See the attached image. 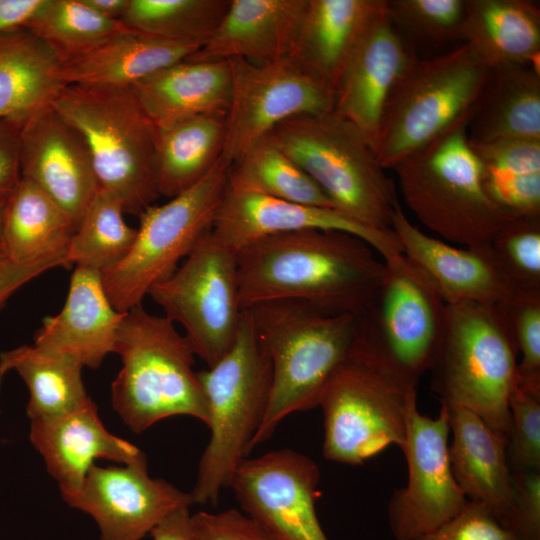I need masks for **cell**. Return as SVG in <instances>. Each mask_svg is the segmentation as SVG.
I'll return each mask as SVG.
<instances>
[{"label": "cell", "mask_w": 540, "mask_h": 540, "mask_svg": "<svg viewBox=\"0 0 540 540\" xmlns=\"http://www.w3.org/2000/svg\"><path fill=\"white\" fill-rule=\"evenodd\" d=\"M10 370H11L10 365L7 359L5 358V356L1 352L0 353V389H1V385H2V382L6 373Z\"/></svg>", "instance_id": "cell-53"}, {"label": "cell", "mask_w": 540, "mask_h": 540, "mask_svg": "<svg viewBox=\"0 0 540 540\" xmlns=\"http://www.w3.org/2000/svg\"><path fill=\"white\" fill-rule=\"evenodd\" d=\"M124 313L110 302L99 271L75 267L61 311L43 319L34 346L98 368L114 352Z\"/></svg>", "instance_id": "cell-23"}, {"label": "cell", "mask_w": 540, "mask_h": 540, "mask_svg": "<svg viewBox=\"0 0 540 540\" xmlns=\"http://www.w3.org/2000/svg\"><path fill=\"white\" fill-rule=\"evenodd\" d=\"M23 119H0V201L7 202L21 175L20 130Z\"/></svg>", "instance_id": "cell-47"}, {"label": "cell", "mask_w": 540, "mask_h": 540, "mask_svg": "<svg viewBox=\"0 0 540 540\" xmlns=\"http://www.w3.org/2000/svg\"><path fill=\"white\" fill-rule=\"evenodd\" d=\"M62 498L94 519L100 540H142L171 513L194 504L190 493L152 478L146 457L124 466L94 464L82 486Z\"/></svg>", "instance_id": "cell-17"}, {"label": "cell", "mask_w": 540, "mask_h": 540, "mask_svg": "<svg viewBox=\"0 0 540 540\" xmlns=\"http://www.w3.org/2000/svg\"><path fill=\"white\" fill-rule=\"evenodd\" d=\"M515 498L504 522L518 540H540V471L512 472Z\"/></svg>", "instance_id": "cell-46"}, {"label": "cell", "mask_w": 540, "mask_h": 540, "mask_svg": "<svg viewBox=\"0 0 540 540\" xmlns=\"http://www.w3.org/2000/svg\"><path fill=\"white\" fill-rule=\"evenodd\" d=\"M198 378L208 407L210 439L190 494L194 504L215 505L252 450L271 392V361L247 310L229 352L212 367L199 371Z\"/></svg>", "instance_id": "cell-7"}, {"label": "cell", "mask_w": 540, "mask_h": 540, "mask_svg": "<svg viewBox=\"0 0 540 540\" xmlns=\"http://www.w3.org/2000/svg\"><path fill=\"white\" fill-rule=\"evenodd\" d=\"M505 303L520 355L516 385L540 393V291L514 293Z\"/></svg>", "instance_id": "cell-42"}, {"label": "cell", "mask_w": 540, "mask_h": 540, "mask_svg": "<svg viewBox=\"0 0 540 540\" xmlns=\"http://www.w3.org/2000/svg\"><path fill=\"white\" fill-rule=\"evenodd\" d=\"M121 202L99 189L85 210L66 253L69 266L103 273L118 265L129 253L137 228L124 220Z\"/></svg>", "instance_id": "cell-38"}, {"label": "cell", "mask_w": 540, "mask_h": 540, "mask_svg": "<svg viewBox=\"0 0 540 540\" xmlns=\"http://www.w3.org/2000/svg\"><path fill=\"white\" fill-rule=\"evenodd\" d=\"M384 261L382 278L357 316V339L402 379L417 385L445 338L448 303L403 253Z\"/></svg>", "instance_id": "cell-11"}, {"label": "cell", "mask_w": 540, "mask_h": 540, "mask_svg": "<svg viewBox=\"0 0 540 540\" xmlns=\"http://www.w3.org/2000/svg\"><path fill=\"white\" fill-rule=\"evenodd\" d=\"M231 96L223 152L230 164L280 123L332 112L334 95L289 58L274 63L228 59Z\"/></svg>", "instance_id": "cell-14"}, {"label": "cell", "mask_w": 540, "mask_h": 540, "mask_svg": "<svg viewBox=\"0 0 540 540\" xmlns=\"http://www.w3.org/2000/svg\"><path fill=\"white\" fill-rule=\"evenodd\" d=\"M488 69L467 46L416 58L385 105L373 149L389 170L468 120Z\"/></svg>", "instance_id": "cell-10"}, {"label": "cell", "mask_w": 540, "mask_h": 540, "mask_svg": "<svg viewBox=\"0 0 540 540\" xmlns=\"http://www.w3.org/2000/svg\"><path fill=\"white\" fill-rule=\"evenodd\" d=\"M231 0H129L120 21L147 36L204 44L223 20Z\"/></svg>", "instance_id": "cell-37"}, {"label": "cell", "mask_w": 540, "mask_h": 540, "mask_svg": "<svg viewBox=\"0 0 540 540\" xmlns=\"http://www.w3.org/2000/svg\"><path fill=\"white\" fill-rule=\"evenodd\" d=\"M470 145L494 205L510 218L540 216V139Z\"/></svg>", "instance_id": "cell-34"}, {"label": "cell", "mask_w": 540, "mask_h": 540, "mask_svg": "<svg viewBox=\"0 0 540 540\" xmlns=\"http://www.w3.org/2000/svg\"><path fill=\"white\" fill-rule=\"evenodd\" d=\"M246 310L272 366L269 402L253 449L290 414L318 406L327 382L351 351L357 316L325 313L294 300L263 302Z\"/></svg>", "instance_id": "cell-2"}, {"label": "cell", "mask_w": 540, "mask_h": 540, "mask_svg": "<svg viewBox=\"0 0 540 540\" xmlns=\"http://www.w3.org/2000/svg\"><path fill=\"white\" fill-rule=\"evenodd\" d=\"M26 29L40 38L61 64L127 30L121 21L99 15L83 0H49Z\"/></svg>", "instance_id": "cell-39"}, {"label": "cell", "mask_w": 540, "mask_h": 540, "mask_svg": "<svg viewBox=\"0 0 540 540\" xmlns=\"http://www.w3.org/2000/svg\"><path fill=\"white\" fill-rule=\"evenodd\" d=\"M449 414L441 405L435 418L419 412L417 396L407 412L405 455L408 479L394 491L387 507L395 540H415L454 517L468 499L452 473Z\"/></svg>", "instance_id": "cell-15"}, {"label": "cell", "mask_w": 540, "mask_h": 540, "mask_svg": "<svg viewBox=\"0 0 540 540\" xmlns=\"http://www.w3.org/2000/svg\"><path fill=\"white\" fill-rule=\"evenodd\" d=\"M227 182L276 199L334 208L315 182L269 136L230 165Z\"/></svg>", "instance_id": "cell-36"}, {"label": "cell", "mask_w": 540, "mask_h": 540, "mask_svg": "<svg viewBox=\"0 0 540 540\" xmlns=\"http://www.w3.org/2000/svg\"><path fill=\"white\" fill-rule=\"evenodd\" d=\"M315 182L339 212L392 230L400 206L393 180L364 133L335 112L299 115L268 135Z\"/></svg>", "instance_id": "cell-6"}, {"label": "cell", "mask_w": 540, "mask_h": 540, "mask_svg": "<svg viewBox=\"0 0 540 540\" xmlns=\"http://www.w3.org/2000/svg\"><path fill=\"white\" fill-rule=\"evenodd\" d=\"M92 10L99 15L119 20L123 17L129 4V0H83Z\"/></svg>", "instance_id": "cell-51"}, {"label": "cell", "mask_w": 540, "mask_h": 540, "mask_svg": "<svg viewBox=\"0 0 540 540\" xmlns=\"http://www.w3.org/2000/svg\"><path fill=\"white\" fill-rule=\"evenodd\" d=\"M466 124L455 126L393 170L403 201L423 226L448 243L472 248L489 244L510 217L485 191Z\"/></svg>", "instance_id": "cell-8"}, {"label": "cell", "mask_w": 540, "mask_h": 540, "mask_svg": "<svg viewBox=\"0 0 540 540\" xmlns=\"http://www.w3.org/2000/svg\"><path fill=\"white\" fill-rule=\"evenodd\" d=\"M507 457L512 472L540 471V393L518 387L509 397Z\"/></svg>", "instance_id": "cell-43"}, {"label": "cell", "mask_w": 540, "mask_h": 540, "mask_svg": "<svg viewBox=\"0 0 540 540\" xmlns=\"http://www.w3.org/2000/svg\"><path fill=\"white\" fill-rule=\"evenodd\" d=\"M415 540H518L485 504L468 500L438 528Z\"/></svg>", "instance_id": "cell-44"}, {"label": "cell", "mask_w": 540, "mask_h": 540, "mask_svg": "<svg viewBox=\"0 0 540 540\" xmlns=\"http://www.w3.org/2000/svg\"><path fill=\"white\" fill-rule=\"evenodd\" d=\"M487 246L514 293L540 291V216L509 218Z\"/></svg>", "instance_id": "cell-41"}, {"label": "cell", "mask_w": 540, "mask_h": 540, "mask_svg": "<svg viewBox=\"0 0 540 540\" xmlns=\"http://www.w3.org/2000/svg\"><path fill=\"white\" fill-rule=\"evenodd\" d=\"M466 0H385L391 22L414 50L462 41ZM416 53V52H415Z\"/></svg>", "instance_id": "cell-40"}, {"label": "cell", "mask_w": 540, "mask_h": 540, "mask_svg": "<svg viewBox=\"0 0 540 540\" xmlns=\"http://www.w3.org/2000/svg\"><path fill=\"white\" fill-rule=\"evenodd\" d=\"M306 229L355 235L367 242L383 260L402 253L392 230L367 226L334 208L276 199L228 182L212 233L220 242L238 251L262 237Z\"/></svg>", "instance_id": "cell-18"}, {"label": "cell", "mask_w": 540, "mask_h": 540, "mask_svg": "<svg viewBox=\"0 0 540 540\" xmlns=\"http://www.w3.org/2000/svg\"><path fill=\"white\" fill-rule=\"evenodd\" d=\"M2 353L28 388L30 421L73 412L92 400L82 379L83 366L75 358L34 345Z\"/></svg>", "instance_id": "cell-35"}, {"label": "cell", "mask_w": 540, "mask_h": 540, "mask_svg": "<svg viewBox=\"0 0 540 540\" xmlns=\"http://www.w3.org/2000/svg\"><path fill=\"white\" fill-rule=\"evenodd\" d=\"M320 469L308 456L280 449L244 458L230 487L244 513L277 540H328L315 504Z\"/></svg>", "instance_id": "cell-16"}, {"label": "cell", "mask_w": 540, "mask_h": 540, "mask_svg": "<svg viewBox=\"0 0 540 540\" xmlns=\"http://www.w3.org/2000/svg\"><path fill=\"white\" fill-rule=\"evenodd\" d=\"M306 4L307 0H231L214 34L188 58L284 60L292 51Z\"/></svg>", "instance_id": "cell-24"}, {"label": "cell", "mask_w": 540, "mask_h": 540, "mask_svg": "<svg viewBox=\"0 0 540 540\" xmlns=\"http://www.w3.org/2000/svg\"><path fill=\"white\" fill-rule=\"evenodd\" d=\"M236 260L243 310L294 300L358 316L384 271L383 259L361 238L317 229L262 237L240 248Z\"/></svg>", "instance_id": "cell-1"}, {"label": "cell", "mask_w": 540, "mask_h": 540, "mask_svg": "<svg viewBox=\"0 0 540 540\" xmlns=\"http://www.w3.org/2000/svg\"><path fill=\"white\" fill-rule=\"evenodd\" d=\"M49 0H0V35L27 28Z\"/></svg>", "instance_id": "cell-49"}, {"label": "cell", "mask_w": 540, "mask_h": 540, "mask_svg": "<svg viewBox=\"0 0 540 540\" xmlns=\"http://www.w3.org/2000/svg\"><path fill=\"white\" fill-rule=\"evenodd\" d=\"M115 353L122 367L112 382V406L123 423L140 434L173 416L209 422L196 357L184 334L166 316L149 313L142 304L124 312Z\"/></svg>", "instance_id": "cell-3"}, {"label": "cell", "mask_w": 540, "mask_h": 540, "mask_svg": "<svg viewBox=\"0 0 540 540\" xmlns=\"http://www.w3.org/2000/svg\"><path fill=\"white\" fill-rule=\"evenodd\" d=\"M152 540H193L190 508H181L159 523L149 534Z\"/></svg>", "instance_id": "cell-50"}, {"label": "cell", "mask_w": 540, "mask_h": 540, "mask_svg": "<svg viewBox=\"0 0 540 540\" xmlns=\"http://www.w3.org/2000/svg\"><path fill=\"white\" fill-rule=\"evenodd\" d=\"M29 439L62 496L82 486L97 459L126 465L146 457L137 446L106 429L93 400L58 417L31 420Z\"/></svg>", "instance_id": "cell-22"}, {"label": "cell", "mask_w": 540, "mask_h": 540, "mask_svg": "<svg viewBox=\"0 0 540 540\" xmlns=\"http://www.w3.org/2000/svg\"><path fill=\"white\" fill-rule=\"evenodd\" d=\"M462 42L487 69L536 63L540 9L529 0H466Z\"/></svg>", "instance_id": "cell-30"}, {"label": "cell", "mask_w": 540, "mask_h": 540, "mask_svg": "<svg viewBox=\"0 0 540 540\" xmlns=\"http://www.w3.org/2000/svg\"><path fill=\"white\" fill-rule=\"evenodd\" d=\"M391 229L403 254L431 280L448 303H504L514 294L497 268L488 246L460 247L426 234L399 206Z\"/></svg>", "instance_id": "cell-21"}, {"label": "cell", "mask_w": 540, "mask_h": 540, "mask_svg": "<svg viewBox=\"0 0 540 540\" xmlns=\"http://www.w3.org/2000/svg\"><path fill=\"white\" fill-rule=\"evenodd\" d=\"M381 0H307L288 57L335 97L345 67Z\"/></svg>", "instance_id": "cell-26"}, {"label": "cell", "mask_w": 540, "mask_h": 540, "mask_svg": "<svg viewBox=\"0 0 540 540\" xmlns=\"http://www.w3.org/2000/svg\"><path fill=\"white\" fill-rule=\"evenodd\" d=\"M5 205H6V202L0 201V265L9 260L7 256L5 244H4V237H3V218H4Z\"/></svg>", "instance_id": "cell-52"}, {"label": "cell", "mask_w": 540, "mask_h": 540, "mask_svg": "<svg viewBox=\"0 0 540 540\" xmlns=\"http://www.w3.org/2000/svg\"><path fill=\"white\" fill-rule=\"evenodd\" d=\"M67 264L62 259H49L29 264H19L8 260L0 265V309L22 286L42 273Z\"/></svg>", "instance_id": "cell-48"}, {"label": "cell", "mask_w": 540, "mask_h": 540, "mask_svg": "<svg viewBox=\"0 0 540 540\" xmlns=\"http://www.w3.org/2000/svg\"><path fill=\"white\" fill-rule=\"evenodd\" d=\"M416 396L417 385L398 376L355 337L319 400L324 457L359 465L391 445L402 449L409 404Z\"/></svg>", "instance_id": "cell-9"}, {"label": "cell", "mask_w": 540, "mask_h": 540, "mask_svg": "<svg viewBox=\"0 0 540 540\" xmlns=\"http://www.w3.org/2000/svg\"><path fill=\"white\" fill-rule=\"evenodd\" d=\"M226 112L157 128L156 173L160 196L173 198L203 179L223 157Z\"/></svg>", "instance_id": "cell-33"}, {"label": "cell", "mask_w": 540, "mask_h": 540, "mask_svg": "<svg viewBox=\"0 0 540 540\" xmlns=\"http://www.w3.org/2000/svg\"><path fill=\"white\" fill-rule=\"evenodd\" d=\"M20 166L78 227L98 190L88 147L80 133L49 104L21 123Z\"/></svg>", "instance_id": "cell-19"}, {"label": "cell", "mask_w": 540, "mask_h": 540, "mask_svg": "<svg viewBox=\"0 0 540 540\" xmlns=\"http://www.w3.org/2000/svg\"><path fill=\"white\" fill-rule=\"evenodd\" d=\"M416 58L381 0L345 67L333 109L358 127L372 147L387 100Z\"/></svg>", "instance_id": "cell-20"}, {"label": "cell", "mask_w": 540, "mask_h": 540, "mask_svg": "<svg viewBox=\"0 0 540 540\" xmlns=\"http://www.w3.org/2000/svg\"><path fill=\"white\" fill-rule=\"evenodd\" d=\"M193 540H277L257 520L237 509L191 514Z\"/></svg>", "instance_id": "cell-45"}, {"label": "cell", "mask_w": 540, "mask_h": 540, "mask_svg": "<svg viewBox=\"0 0 540 540\" xmlns=\"http://www.w3.org/2000/svg\"><path fill=\"white\" fill-rule=\"evenodd\" d=\"M518 348L506 303L448 304L431 389L447 408L468 409L508 439Z\"/></svg>", "instance_id": "cell-5"}, {"label": "cell", "mask_w": 540, "mask_h": 540, "mask_svg": "<svg viewBox=\"0 0 540 540\" xmlns=\"http://www.w3.org/2000/svg\"><path fill=\"white\" fill-rule=\"evenodd\" d=\"M133 89L158 129L214 112H226L231 96L228 60L184 59L148 76Z\"/></svg>", "instance_id": "cell-27"}, {"label": "cell", "mask_w": 540, "mask_h": 540, "mask_svg": "<svg viewBox=\"0 0 540 540\" xmlns=\"http://www.w3.org/2000/svg\"><path fill=\"white\" fill-rule=\"evenodd\" d=\"M54 52L28 29L0 35V119H24L66 86Z\"/></svg>", "instance_id": "cell-31"}, {"label": "cell", "mask_w": 540, "mask_h": 540, "mask_svg": "<svg viewBox=\"0 0 540 540\" xmlns=\"http://www.w3.org/2000/svg\"><path fill=\"white\" fill-rule=\"evenodd\" d=\"M447 410L454 478L468 500L485 504L504 526L515 498L507 457L508 439L468 409Z\"/></svg>", "instance_id": "cell-25"}, {"label": "cell", "mask_w": 540, "mask_h": 540, "mask_svg": "<svg viewBox=\"0 0 540 540\" xmlns=\"http://www.w3.org/2000/svg\"><path fill=\"white\" fill-rule=\"evenodd\" d=\"M51 105L82 136L98 184L139 216L160 197L157 127L133 87L66 85Z\"/></svg>", "instance_id": "cell-4"}, {"label": "cell", "mask_w": 540, "mask_h": 540, "mask_svg": "<svg viewBox=\"0 0 540 540\" xmlns=\"http://www.w3.org/2000/svg\"><path fill=\"white\" fill-rule=\"evenodd\" d=\"M466 129L474 145L540 139V73L536 63L488 69Z\"/></svg>", "instance_id": "cell-28"}, {"label": "cell", "mask_w": 540, "mask_h": 540, "mask_svg": "<svg viewBox=\"0 0 540 540\" xmlns=\"http://www.w3.org/2000/svg\"><path fill=\"white\" fill-rule=\"evenodd\" d=\"M230 165L222 157L197 184L138 216L131 250L118 265L101 273L116 310L124 313L142 304L149 290L168 278L212 231Z\"/></svg>", "instance_id": "cell-12"}, {"label": "cell", "mask_w": 540, "mask_h": 540, "mask_svg": "<svg viewBox=\"0 0 540 540\" xmlns=\"http://www.w3.org/2000/svg\"><path fill=\"white\" fill-rule=\"evenodd\" d=\"M76 230L71 217L46 193L27 179L8 198L3 237L8 259L29 264L62 259Z\"/></svg>", "instance_id": "cell-32"}, {"label": "cell", "mask_w": 540, "mask_h": 540, "mask_svg": "<svg viewBox=\"0 0 540 540\" xmlns=\"http://www.w3.org/2000/svg\"><path fill=\"white\" fill-rule=\"evenodd\" d=\"M237 251L208 233L165 280L148 292L164 316L184 329L207 368L231 349L244 310L237 279Z\"/></svg>", "instance_id": "cell-13"}, {"label": "cell", "mask_w": 540, "mask_h": 540, "mask_svg": "<svg viewBox=\"0 0 540 540\" xmlns=\"http://www.w3.org/2000/svg\"><path fill=\"white\" fill-rule=\"evenodd\" d=\"M202 47L198 43L163 40L127 29L63 63L61 77L65 85L133 87Z\"/></svg>", "instance_id": "cell-29"}]
</instances>
